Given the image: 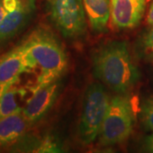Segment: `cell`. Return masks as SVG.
<instances>
[{
  "instance_id": "cell-16",
  "label": "cell",
  "mask_w": 153,
  "mask_h": 153,
  "mask_svg": "<svg viewBox=\"0 0 153 153\" xmlns=\"http://www.w3.org/2000/svg\"><path fill=\"white\" fill-rule=\"evenodd\" d=\"M143 149L147 152L153 153V132L145 138L143 142Z\"/></svg>"
},
{
  "instance_id": "cell-2",
  "label": "cell",
  "mask_w": 153,
  "mask_h": 153,
  "mask_svg": "<svg viewBox=\"0 0 153 153\" xmlns=\"http://www.w3.org/2000/svg\"><path fill=\"white\" fill-rule=\"evenodd\" d=\"M94 72L100 81L111 90L125 94L139 80L140 73L123 41L103 44L93 55Z\"/></svg>"
},
{
  "instance_id": "cell-6",
  "label": "cell",
  "mask_w": 153,
  "mask_h": 153,
  "mask_svg": "<svg viewBox=\"0 0 153 153\" xmlns=\"http://www.w3.org/2000/svg\"><path fill=\"white\" fill-rule=\"evenodd\" d=\"M146 0H110L111 21L118 30L132 29L142 20Z\"/></svg>"
},
{
  "instance_id": "cell-13",
  "label": "cell",
  "mask_w": 153,
  "mask_h": 153,
  "mask_svg": "<svg viewBox=\"0 0 153 153\" xmlns=\"http://www.w3.org/2000/svg\"><path fill=\"white\" fill-rule=\"evenodd\" d=\"M141 120L148 130L153 132V98L144 102L141 107Z\"/></svg>"
},
{
  "instance_id": "cell-10",
  "label": "cell",
  "mask_w": 153,
  "mask_h": 153,
  "mask_svg": "<svg viewBox=\"0 0 153 153\" xmlns=\"http://www.w3.org/2000/svg\"><path fill=\"white\" fill-rule=\"evenodd\" d=\"M28 123L22 111L0 117V146H7L21 139Z\"/></svg>"
},
{
  "instance_id": "cell-4",
  "label": "cell",
  "mask_w": 153,
  "mask_h": 153,
  "mask_svg": "<svg viewBox=\"0 0 153 153\" xmlns=\"http://www.w3.org/2000/svg\"><path fill=\"white\" fill-rule=\"evenodd\" d=\"M106 90L100 83H92L86 91L79 125V134L84 144H91L99 136L110 105Z\"/></svg>"
},
{
  "instance_id": "cell-1",
  "label": "cell",
  "mask_w": 153,
  "mask_h": 153,
  "mask_svg": "<svg viewBox=\"0 0 153 153\" xmlns=\"http://www.w3.org/2000/svg\"><path fill=\"white\" fill-rule=\"evenodd\" d=\"M29 72H36L32 90L57 82L67 67V56L57 38L45 29L33 31L21 44Z\"/></svg>"
},
{
  "instance_id": "cell-3",
  "label": "cell",
  "mask_w": 153,
  "mask_h": 153,
  "mask_svg": "<svg viewBox=\"0 0 153 153\" xmlns=\"http://www.w3.org/2000/svg\"><path fill=\"white\" fill-rule=\"evenodd\" d=\"M134 121L131 100L128 96H115L109 107L99 134L100 146H110L125 141L130 136Z\"/></svg>"
},
{
  "instance_id": "cell-5",
  "label": "cell",
  "mask_w": 153,
  "mask_h": 153,
  "mask_svg": "<svg viewBox=\"0 0 153 153\" xmlns=\"http://www.w3.org/2000/svg\"><path fill=\"white\" fill-rule=\"evenodd\" d=\"M49 15L64 37L77 38L86 33L87 20L82 0H48Z\"/></svg>"
},
{
  "instance_id": "cell-9",
  "label": "cell",
  "mask_w": 153,
  "mask_h": 153,
  "mask_svg": "<svg viewBox=\"0 0 153 153\" xmlns=\"http://www.w3.org/2000/svg\"><path fill=\"white\" fill-rule=\"evenodd\" d=\"M35 10L34 0H20L14 10L7 12L0 23V42L15 37L32 19Z\"/></svg>"
},
{
  "instance_id": "cell-8",
  "label": "cell",
  "mask_w": 153,
  "mask_h": 153,
  "mask_svg": "<svg viewBox=\"0 0 153 153\" xmlns=\"http://www.w3.org/2000/svg\"><path fill=\"white\" fill-rule=\"evenodd\" d=\"M29 72L21 44L0 56V95L19 82L23 73Z\"/></svg>"
},
{
  "instance_id": "cell-11",
  "label": "cell",
  "mask_w": 153,
  "mask_h": 153,
  "mask_svg": "<svg viewBox=\"0 0 153 153\" xmlns=\"http://www.w3.org/2000/svg\"><path fill=\"white\" fill-rule=\"evenodd\" d=\"M88 21L94 32L106 29L111 17L109 0H82Z\"/></svg>"
},
{
  "instance_id": "cell-15",
  "label": "cell",
  "mask_w": 153,
  "mask_h": 153,
  "mask_svg": "<svg viewBox=\"0 0 153 153\" xmlns=\"http://www.w3.org/2000/svg\"><path fill=\"white\" fill-rule=\"evenodd\" d=\"M38 152H60V146L52 138H47L43 142L40 144L38 150L36 151Z\"/></svg>"
},
{
  "instance_id": "cell-14",
  "label": "cell",
  "mask_w": 153,
  "mask_h": 153,
  "mask_svg": "<svg viewBox=\"0 0 153 153\" xmlns=\"http://www.w3.org/2000/svg\"><path fill=\"white\" fill-rule=\"evenodd\" d=\"M143 36L140 42V48L143 55L149 60H153V25Z\"/></svg>"
},
{
  "instance_id": "cell-7",
  "label": "cell",
  "mask_w": 153,
  "mask_h": 153,
  "mask_svg": "<svg viewBox=\"0 0 153 153\" xmlns=\"http://www.w3.org/2000/svg\"><path fill=\"white\" fill-rule=\"evenodd\" d=\"M59 86L57 82L33 90V94L25 104L22 113L29 123L40 120L55 103Z\"/></svg>"
},
{
  "instance_id": "cell-18",
  "label": "cell",
  "mask_w": 153,
  "mask_h": 153,
  "mask_svg": "<svg viewBox=\"0 0 153 153\" xmlns=\"http://www.w3.org/2000/svg\"><path fill=\"white\" fill-rule=\"evenodd\" d=\"M146 23L149 26L153 25V2L150 6V9L148 10L147 16H146Z\"/></svg>"
},
{
  "instance_id": "cell-12",
  "label": "cell",
  "mask_w": 153,
  "mask_h": 153,
  "mask_svg": "<svg viewBox=\"0 0 153 153\" xmlns=\"http://www.w3.org/2000/svg\"><path fill=\"white\" fill-rule=\"evenodd\" d=\"M16 83L8 88L0 95V117L22 111L23 107L20 105V102L26 95L27 90L18 87Z\"/></svg>"
},
{
  "instance_id": "cell-19",
  "label": "cell",
  "mask_w": 153,
  "mask_h": 153,
  "mask_svg": "<svg viewBox=\"0 0 153 153\" xmlns=\"http://www.w3.org/2000/svg\"><path fill=\"white\" fill-rule=\"evenodd\" d=\"M6 14H7V11L5 10L4 7L3 5L2 0H0V23L2 22V21L4 20V18L5 17Z\"/></svg>"
},
{
  "instance_id": "cell-17",
  "label": "cell",
  "mask_w": 153,
  "mask_h": 153,
  "mask_svg": "<svg viewBox=\"0 0 153 153\" xmlns=\"http://www.w3.org/2000/svg\"><path fill=\"white\" fill-rule=\"evenodd\" d=\"M20 0H2L3 5L7 12L14 10L19 4Z\"/></svg>"
}]
</instances>
